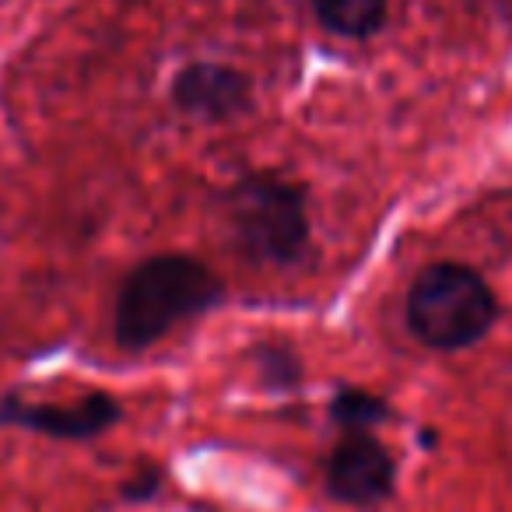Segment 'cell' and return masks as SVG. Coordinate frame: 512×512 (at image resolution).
<instances>
[{"mask_svg":"<svg viewBox=\"0 0 512 512\" xmlns=\"http://www.w3.org/2000/svg\"><path fill=\"white\" fill-rule=\"evenodd\" d=\"M123 404L106 390H92L71 404H39L22 393H4L0 397V425L25 428V432L46 435V439L64 442H88L106 435L120 425Z\"/></svg>","mask_w":512,"mask_h":512,"instance_id":"4","label":"cell"},{"mask_svg":"<svg viewBox=\"0 0 512 512\" xmlns=\"http://www.w3.org/2000/svg\"><path fill=\"white\" fill-rule=\"evenodd\" d=\"M162 481H165V474L158 463H141V467L120 484V498L123 502H151V498L162 491Z\"/></svg>","mask_w":512,"mask_h":512,"instance_id":"10","label":"cell"},{"mask_svg":"<svg viewBox=\"0 0 512 512\" xmlns=\"http://www.w3.org/2000/svg\"><path fill=\"white\" fill-rule=\"evenodd\" d=\"M407 330L428 351H467L491 334L498 320V299L491 285L467 264L439 260L414 278L407 292Z\"/></svg>","mask_w":512,"mask_h":512,"instance_id":"3","label":"cell"},{"mask_svg":"<svg viewBox=\"0 0 512 512\" xmlns=\"http://www.w3.org/2000/svg\"><path fill=\"white\" fill-rule=\"evenodd\" d=\"M327 495L341 505L372 509L397 488V460L372 432H344L323 467Z\"/></svg>","mask_w":512,"mask_h":512,"instance_id":"5","label":"cell"},{"mask_svg":"<svg viewBox=\"0 0 512 512\" xmlns=\"http://www.w3.org/2000/svg\"><path fill=\"white\" fill-rule=\"evenodd\" d=\"M169 99L186 120L232 123L253 113V81L246 71L218 60H193L179 67L169 85Z\"/></svg>","mask_w":512,"mask_h":512,"instance_id":"6","label":"cell"},{"mask_svg":"<svg viewBox=\"0 0 512 512\" xmlns=\"http://www.w3.org/2000/svg\"><path fill=\"white\" fill-rule=\"evenodd\" d=\"M225 299L221 278L190 253L148 256L123 278L113 306V341L123 351H148L183 323L211 313Z\"/></svg>","mask_w":512,"mask_h":512,"instance_id":"1","label":"cell"},{"mask_svg":"<svg viewBox=\"0 0 512 512\" xmlns=\"http://www.w3.org/2000/svg\"><path fill=\"white\" fill-rule=\"evenodd\" d=\"M316 22L341 39H372L386 29L390 0H309Z\"/></svg>","mask_w":512,"mask_h":512,"instance_id":"7","label":"cell"},{"mask_svg":"<svg viewBox=\"0 0 512 512\" xmlns=\"http://www.w3.org/2000/svg\"><path fill=\"white\" fill-rule=\"evenodd\" d=\"M393 418V407L379 393L362 390V386H341L330 397V421L341 432H372L383 421Z\"/></svg>","mask_w":512,"mask_h":512,"instance_id":"8","label":"cell"},{"mask_svg":"<svg viewBox=\"0 0 512 512\" xmlns=\"http://www.w3.org/2000/svg\"><path fill=\"white\" fill-rule=\"evenodd\" d=\"M232 242L256 267L299 264L313 239L306 186L278 172H246L221 197Z\"/></svg>","mask_w":512,"mask_h":512,"instance_id":"2","label":"cell"},{"mask_svg":"<svg viewBox=\"0 0 512 512\" xmlns=\"http://www.w3.org/2000/svg\"><path fill=\"white\" fill-rule=\"evenodd\" d=\"M253 369L260 376V383L274 393H292L302 386L306 379V369H302V358L295 348L288 344H256L253 351Z\"/></svg>","mask_w":512,"mask_h":512,"instance_id":"9","label":"cell"}]
</instances>
